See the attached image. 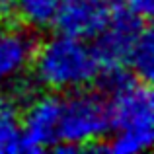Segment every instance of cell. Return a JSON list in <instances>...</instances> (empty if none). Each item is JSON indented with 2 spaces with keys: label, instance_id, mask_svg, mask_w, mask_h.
I'll return each mask as SVG.
<instances>
[{
  "label": "cell",
  "instance_id": "3",
  "mask_svg": "<svg viewBox=\"0 0 154 154\" xmlns=\"http://www.w3.org/2000/svg\"><path fill=\"white\" fill-rule=\"evenodd\" d=\"M111 131L109 123L107 100L100 92L92 90H74V94L64 102L59 123V152H76V150H105L96 146Z\"/></svg>",
  "mask_w": 154,
  "mask_h": 154
},
{
  "label": "cell",
  "instance_id": "5",
  "mask_svg": "<svg viewBox=\"0 0 154 154\" xmlns=\"http://www.w3.org/2000/svg\"><path fill=\"white\" fill-rule=\"evenodd\" d=\"M63 100L55 94L33 96L22 117L20 152H41L59 144V123Z\"/></svg>",
  "mask_w": 154,
  "mask_h": 154
},
{
  "label": "cell",
  "instance_id": "6",
  "mask_svg": "<svg viewBox=\"0 0 154 154\" xmlns=\"http://www.w3.org/2000/svg\"><path fill=\"white\" fill-rule=\"evenodd\" d=\"M111 10L94 0H60L53 26L59 33L76 39H94L107 23Z\"/></svg>",
  "mask_w": 154,
  "mask_h": 154
},
{
  "label": "cell",
  "instance_id": "11",
  "mask_svg": "<svg viewBox=\"0 0 154 154\" xmlns=\"http://www.w3.org/2000/svg\"><path fill=\"white\" fill-rule=\"evenodd\" d=\"M127 10L137 14L139 18H148L154 10V0H125Z\"/></svg>",
  "mask_w": 154,
  "mask_h": 154
},
{
  "label": "cell",
  "instance_id": "2",
  "mask_svg": "<svg viewBox=\"0 0 154 154\" xmlns=\"http://www.w3.org/2000/svg\"><path fill=\"white\" fill-rule=\"evenodd\" d=\"M33 80L53 92H74L90 86L100 72L94 51L84 39L53 35L33 53Z\"/></svg>",
  "mask_w": 154,
  "mask_h": 154
},
{
  "label": "cell",
  "instance_id": "10",
  "mask_svg": "<svg viewBox=\"0 0 154 154\" xmlns=\"http://www.w3.org/2000/svg\"><path fill=\"white\" fill-rule=\"evenodd\" d=\"M127 64L133 68L137 78L140 80H150L152 72H154V41H152V33L150 29H144L139 35V39L135 41L129 55Z\"/></svg>",
  "mask_w": 154,
  "mask_h": 154
},
{
  "label": "cell",
  "instance_id": "1",
  "mask_svg": "<svg viewBox=\"0 0 154 154\" xmlns=\"http://www.w3.org/2000/svg\"><path fill=\"white\" fill-rule=\"evenodd\" d=\"M102 88L109 107V123L115 137L105 150L115 154H135L152 144L154 102L146 80L129 74L125 68L103 70Z\"/></svg>",
  "mask_w": 154,
  "mask_h": 154
},
{
  "label": "cell",
  "instance_id": "12",
  "mask_svg": "<svg viewBox=\"0 0 154 154\" xmlns=\"http://www.w3.org/2000/svg\"><path fill=\"white\" fill-rule=\"evenodd\" d=\"M94 2L100 4V6H103V8H107V10H115L123 0H94Z\"/></svg>",
  "mask_w": 154,
  "mask_h": 154
},
{
  "label": "cell",
  "instance_id": "8",
  "mask_svg": "<svg viewBox=\"0 0 154 154\" xmlns=\"http://www.w3.org/2000/svg\"><path fill=\"white\" fill-rule=\"evenodd\" d=\"M22 148V115L10 96H0V154L20 152Z\"/></svg>",
  "mask_w": 154,
  "mask_h": 154
},
{
  "label": "cell",
  "instance_id": "7",
  "mask_svg": "<svg viewBox=\"0 0 154 154\" xmlns=\"http://www.w3.org/2000/svg\"><path fill=\"white\" fill-rule=\"evenodd\" d=\"M37 41L27 29L0 27V82L18 80L33 60Z\"/></svg>",
  "mask_w": 154,
  "mask_h": 154
},
{
  "label": "cell",
  "instance_id": "9",
  "mask_svg": "<svg viewBox=\"0 0 154 154\" xmlns=\"http://www.w3.org/2000/svg\"><path fill=\"white\" fill-rule=\"evenodd\" d=\"M59 4L60 0H14V14L26 26L43 29L47 26H53Z\"/></svg>",
  "mask_w": 154,
  "mask_h": 154
},
{
  "label": "cell",
  "instance_id": "4",
  "mask_svg": "<svg viewBox=\"0 0 154 154\" xmlns=\"http://www.w3.org/2000/svg\"><path fill=\"white\" fill-rule=\"evenodd\" d=\"M144 29H146L144 18H139L127 8L119 10L117 6L115 12L109 14L103 29L94 37L96 43L92 51L100 64V70L125 68L133 45Z\"/></svg>",
  "mask_w": 154,
  "mask_h": 154
}]
</instances>
